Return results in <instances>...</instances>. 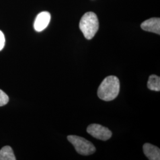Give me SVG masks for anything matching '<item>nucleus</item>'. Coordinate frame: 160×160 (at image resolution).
<instances>
[{
    "mask_svg": "<svg viewBox=\"0 0 160 160\" xmlns=\"http://www.w3.org/2000/svg\"><path fill=\"white\" fill-rule=\"evenodd\" d=\"M6 39L4 33L0 30V51L4 48L5 45Z\"/></svg>",
    "mask_w": 160,
    "mask_h": 160,
    "instance_id": "11",
    "label": "nucleus"
},
{
    "mask_svg": "<svg viewBox=\"0 0 160 160\" xmlns=\"http://www.w3.org/2000/svg\"><path fill=\"white\" fill-rule=\"evenodd\" d=\"M147 87L150 90L160 92V78L156 75H151L149 77Z\"/></svg>",
    "mask_w": 160,
    "mask_h": 160,
    "instance_id": "8",
    "label": "nucleus"
},
{
    "mask_svg": "<svg viewBox=\"0 0 160 160\" xmlns=\"http://www.w3.org/2000/svg\"><path fill=\"white\" fill-rule=\"evenodd\" d=\"M51 20V14L49 12H43L39 13L34 22V29L36 32H40L46 29Z\"/></svg>",
    "mask_w": 160,
    "mask_h": 160,
    "instance_id": "5",
    "label": "nucleus"
},
{
    "mask_svg": "<svg viewBox=\"0 0 160 160\" xmlns=\"http://www.w3.org/2000/svg\"><path fill=\"white\" fill-rule=\"evenodd\" d=\"M99 28L97 15L93 12H88L82 17L80 22V29L87 39L94 38Z\"/></svg>",
    "mask_w": 160,
    "mask_h": 160,
    "instance_id": "2",
    "label": "nucleus"
},
{
    "mask_svg": "<svg viewBox=\"0 0 160 160\" xmlns=\"http://www.w3.org/2000/svg\"><path fill=\"white\" fill-rule=\"evenodd\" d=\"M67 139L74 147L76 151L82 155L92 154L96 150L94 145L84 138L76 135H69Z\"/></svg>",
    "mask_w": 160,
    "mask_h": 160,
    "instance_id": "3",
    "label": "nucleus"
},
{
    "mask_svg": "<svg viewBox=\"0 0 160 160\" xmlns=\"http://www.w3.org/2000/svg\"><path fill=\"white\" fill-rule=\"evenodd\" d=\"M87 132L92 137L102 141H107L112 136V132L108 128L96 123L88 126Z\"/></svg>",
    "mask_w": 160,
    "mask_h": 160,
    "instance_id": "4",
    "label": "nucleus"
},
{
    "mask_svg": "<svg viewBox=\"0 0 160 160\" xmlns=\"http://www.w3.org/2000/svg\"><path fill=\"white\" fill-rule=\"evenodd\" d=\"M9 101L8 96L4 92L0 90V106L7 104Z\"/></svg>",
    "mask_w": 160,
    "mask_h": 160,
    "instance_id": "10",
    "label": "nucleus"
},
{
    "mask_svg": "<svg viewBox=\"0 0 160 160\" xmlns=\"http://www.w3.org/2000/svg\"><path fill=\"white\" fill-rule=\"evenodd\" d=\"M120 92V81L116 76L106 77L99 86L97 95L101 100L109 102L118 97Z\"/></svg>",
    "mask_w": 160,
    "mask_h": 160,
    "instance_id": "1",
    "label": "nucleus"
},
{
    "mask_svg": "<svg viewBox=\"0 0 160 160\" xmlns=\"http://www.w3.org/2000/svg\"><path fill=\"white\" fill-rule=\"evenodd\" d=\"M143 151L148 160H160V149L158 147L151 143H145L143 146Z\"/></svg>",
    "mask_w": 160,
    "mask_h": 160,
    "instance_id": "7",
    "label": "nucleus"
},
{
    "mask_svg": "<svg viewBox=\"0 0 160 160\" xmlns=\"http://www.w3.org/2000/svg\"><path fill=\"white\" fill-rule=\"evenodd\" d=\"M16 160L13 151L10 147L6 146L0 150V160Z\"/></svg>",
    "mask_w": 160,
    "mask_h": 160,
    "instance_id": "9",
    "label": "nucleus"
},
{
    "mask_svg": "<svg viewBox=\"0 0 160 160\" xmlns=\"http://www.w3.org/2000/svg\"><path fill=\"white\" fill-rule=\"evenodd\" d=\"M141 28L145 31L160 34V18H151L145 20L141 24Z\"/></svg>",
    "mask_w": 160,
    "mask_h": 160,
    "instance_id": "6",
    "label": "nucleus"
}]
</instances>
